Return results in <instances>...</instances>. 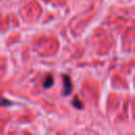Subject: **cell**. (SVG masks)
Here are the masks:
<instances>
[{
	"label": "cell",
	"instance_id": "cell-3",
	"mask_svg": "<svg viewBox=\"0 0 135 135\" xmlns=\"http://www.w3.org/2000/svg\"><path fill=\"white\" fill-rule=\"evenodd\" d=\"M73 104H74L75 107H77L78 109H81V108H82V104L79 102V100H78L77 98H75V99L73 100Z\"/></svg>",
	"mask_w": 135,
	"mask_h": 135
},
{
	"label": "cell",
	"instance_id": "cell-1",
	"mask_svg": "<svg viewBox=\"0 0 135 135\" xmlns=\"http://www.w3.org/2000/svg\"><path fill=\"white\" fill-rule=\"evenodd\" d=\"M63 83H64V95H69L72 91V83L69 76H63Z\"/></svg>",
	"mask_w": 135,
	"mask_h": 135
},
{
	"label": "cell",
	"instance_id": "cell-2",
	"mask_svg": "<svg viewBox=\"0 0 135 135\" xmlns=\"http://www.w3.org/2000/svg\"><path fill=\"white\" fill-rule=\"evenodd\" d=\"M53 83H54L53 76H47V77L44 79V81H43V88L49 89V88H51V86L53 85Z\"/></svg>",
	"mask_w": 135,
	"mask_h": 135
}]
</instances>
